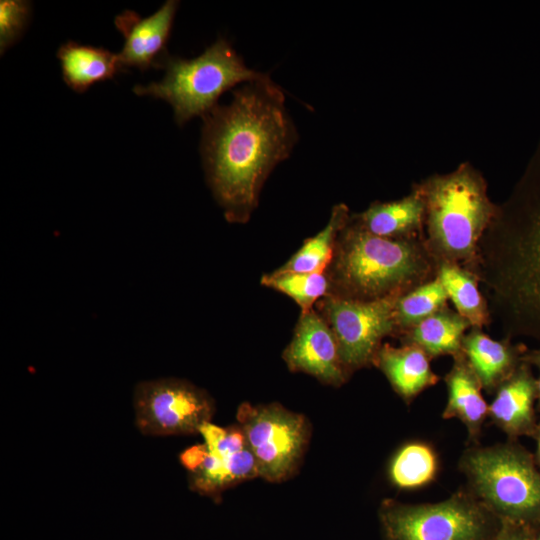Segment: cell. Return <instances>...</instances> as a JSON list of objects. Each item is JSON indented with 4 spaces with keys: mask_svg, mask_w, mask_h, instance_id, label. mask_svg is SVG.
I'll list each match as a JSON object with an SVG mask.
<instances>
[{
    "mask_svg": "<svg viewBox=\"0 0 540 540\" xmlns=\"http://www.w3.org/2000/svg\"><path fill=\"white\" fill-rule=\"evenodd\" d=\"M201 155L208 183L229 221H246L273 168L298 135L283 90L271 78L233 91L227 105L203 117Z\"/></svg>",
    "mask_w": 540,
    "mask_h": 540,
    "instance_id": "6da1fadb",
    "label": "cell"
},
{
    "mask_svg": "<svg viewBox=\"0 0 540 540\" xmlns=\"http://www.w3.org/2000/svg\"><path fill=\"white\" fill-rule=\"evenodd\" d=\"M330 267V286L341 292L335 296L370 301L398 296L426 274L428 263L415 243L379 237L355 223L340 232Z\"/></svg>",
    "mask_w": 540,
    "mask_h": 540,
    "instance_id": "7a4b0ae2",
    "label": "cell"
},
{
    "mask_svg": "<svg viewBox=\"0 0 540 540\" xmlns=\"http://www.w3.org/2000/svg\"><path fill=\"white\" fill-rule=\"evenodd\" d=\"M424 202L429 244L446 263L470 260L495 214L486 185L472 167L432 177L416 189Z\"/></svg>",
    "mask_w": 540,
    "mask_h": 540,
    "instance_id": "3957f363",
    "label": "cell"
},
{
    "mask_svg": "<svg viewBox=\"0 0 540 540\" xmlns=\"http://www.w3.org/2000/svg\"><path fill=\"white\" fill-rule=\"evenodd\" d=\"M460 467L470 493L501 521L540 525V469L523 446L509 441L471 448Z\"/></svg>",
    "mask_w": 540,
    "mask_h": 540,
    "instance_id": "277c9868",
    "label": "cell"
},
{
    "mask_svg": "<svg viewBox=\"0 0 540 540\" xmlns=\"http://www.w3.org/2000/svg\"><path fill=\"white\" fill-rule=\"evenodd\" d=\"M164 60V78L147 86L137 85L134 92L168 102L179 125L197 116L205 117L218 105L219 97L237 84L270 78L247 67L224 38H219L196 58Z\"/></svg>",
    "mask_w": 540,
    "mask_h": 540,
    "instance_id": "5b68a950",
    "label": "cell"
},
{
    "mask_svg": "<svg viewBox=\"0 0 540 540\" xmlns=\"http://www.w3.org/2000/svg\"><path fill=\"white\" fill-rule=\"evenodd\" d=\"M493 514L470 492L431 504H383L381 518L389 540H485Z\"/></svg>",
    "mask_w": 540,
    "mask_h": 540,
    "instance_id": "8992f818",
    "label": "cell"
},
{
    "mask_svg": "<svg viewBox=\"0 0 540 540\" xmlns=\"http://www.w3.org/2000/svg\"><path fill=\"white\" fill-rule=\"evenodd\" d=\"M238 426L254 455L258 475L279 482L296 471L309 440V424L301 414L279 404L243 403Z\"/></svg>",
    "mask_w": 540,
    "mask_h": 540,
    "instance_id": "52a82bcc",
    "label": "cell"
},
{
    "mask_svg": "<svg viewBox=\"0 0 540 540\" xmlns=\"http://www.w3.org/2000/svg\"><path fill=\"white\" fill-rule=\"evenodd\" d=\"M502 289L516 328L540 340V193L506 241Z\"/></svg>",
    "mask_w": 540,
    "mask_h": 540,
    "instance_id": "ba28073f",
    "label": "cell"
},
{
    "mask_svg": "<svg viewBox=\"0 0 540 540\" xmlns=\"http://www.w3.org/2000/svg\"><path fill=\"white\" fill-rule=\"evenodd\" d=\"M133 406L137 428L149 436L199 432L214 413L213 400L206 391L177 378L139 382Z\"/></svg>",
    "mask_w": 540,
    "mask_h": 540,
    "instance_id": "9c48e42d",
    "label": "cell"
},
{
    "mask_svg": "<svg viewBox=\"0 0 540 540\" xmlns=\"http://www.w3.org/2000/svg\"><path fill=\"white\" fill-rule=\"evenodd\" d=\"M398 296L361 301L327 295L319 303L331 328L344 367L357 369L374 361L381 340L395 329Z\"/></svg>",
    "mask_w": 540,
    "mask_h": 540,
    "instance_id": "30bf717a",
    "label": "cell"
},
{
    "mask_svg": "<svg viewBox=\"0 0 540 540\" xmlns=\"http://www.w3.org/2000/svg\"><path fill=\"white\" fill-rule=\"evenodd\" d=\"M283 358L292 371L307 373L324 383L340 385L345 380L346 368L335 336L313 309L302 311Z\"/></svg>",
    "mask_w": 540,
    "mask_h": 540,
    "instance_id": "8fae6325",
    "label": "cell"
},
{
    "mask_svg": "<svg viewBox=\"0 0 540 540\" xmlns=\"http://www.w3.org/2000/svg\"><path fill=\"white\" fill-rule=\"evenodd\" d=\"M179 2L166 1L154 14L143 18L125 10L115 18V26L124 37L119 55L122 67L147 70L156 65L168 41Z\"/></svg>",
    "mask_w": 540,
    "mask_h": 540,
    "instance_id": "7c38bea8",
    "label": "cell"
},
{
    "mask_svg": "<svg viewBox=\"0 0 540 540\" xmlns=\"http://www.w3.org/2000/svg\"><path fill=\"white\" fill-rule=\"evenodd\" d=\"M536 379L524 361L497 389L488 416L509 438L533 437L537 423L534 411Z\"/></svg>",
    "mask_w": 540,
    "mask_h": 540,
    "instance_id": "4fadbf2b",
    "label": "cell"
},
{
    "mask_svg": "<svg viewBox=\"0 0 540 540\" xmlns=\"http://www.w3.org/2000/svg\"><path fill=\"white\" fill-rule=\"evenodd\" d=\"M374 361L394 390L406 401L438 380L431 370L429 356L413 344L408 343L402 347L386 344L379 348Z\"/></svg>",
    "mask_w": 540,
    "mask_h": 540,
    "instance_id": "5bb4252c",
    "label": "cell"
},
{
    "mask_svg": "<svg viewBox=\"0 0 540 540\" xmlns=\"http://www.w3.org/2000/svg\"><path fill=\"white\" fill-rule=\"evenodd\" d=\"M448 401L443 418H457L467 428L469 439L476 440L488 416L489 405L481 394V384L463 353L456 356L452 369L445 378Z\"/></svg>",
    "mask_w": 540,
    "mask_h": 540,
    "instance_id": "9a60e30c",
    "label": "cell"
},
{
    "mask_svg": "<svg viewBox=\"0 0 540 540\" xmlns=\"http://www.w3.org/2000/svg\"><path fill=\"white\" fill-rule=\"evenodd\" d=\"M462 353L481 386L497 389L522 363L524 353L518 347L491 339L479 331L465 336Z\"/></svg>",
    "mask_w": 540,
    "mask_h": 540,
    "instance_id": "2e32d148",
    "label": "cell"
},
{
    "mask_svg": "<svg viewBox=\"0 0 540 540\" xmlns=\"http://www.w3.org/2000/svg\"><path fill=\"white\" fill-rule=\"evenodd\" d=\"M57 57L64 82L78 93L85 92L97 82L112 79L123 68L118 54L73 41L61 45Z\"/></svg>",
    "mask_w": 540,
    "mask_h": 540,
    "instance_id": "e0dca14e",
    "label": "cell"
},
{
    "mask_svg": "<svg viewBox=\"0 0 540 540\" xmlns=\"http://www.w3.org/2000/svg\"><path fill=\"white\" fill-rule=\"evenodd\" d=\"M424 202L417 190L397 201L374 203L356 219L365 231L383 238L401 239L420 228L424 221Z\"/></svg>",
    "mask_w": 540,
    "mask_h": 540,
    "instance_id": "ac0fdd59",
    "label": "cell"
},
{
    "mask_svg": "<svg viewBox=\"0 0 540 540\" xmlns=\"http://www.w3.org/2000/svg\"><path fill=\"white\" fill-rule=\"evenodd\" d=\"M469 322L448 310L440 309L411 328L410 342L429 357L462 353L464 332Z\"/></svg>",
    "mask_w": 540,
    "mask_h": 540,
    "instance_id": "d6986e66",
    "label": "cell"
},
{
    "mask_svg": "<svg viewBox=\"0 0 540 540\" xmlns=\"http://www.w3.org/2000/svg\"><path fill=\"white\" fill-rule=\"evenodd\" d=\"M349 221L344 204L335 205L327 225L280 267L279 271L311 273L325 272L331 264L340 232Z\"/></svg>",
    "mask_w": 540,
    "mask_h": 540,
    "instance_id": "ffe728a7",
    "label": "cell"
},
{
    "mask_svg": "<svg viewBox=\"0 0 540 540\" xmlns=\"http://www.w3.org/2000/svg\"><path fill=\"white\" fill-rule=\"evenodd\" d=\"M434 449L421 441L408 442L394 454L389 465V478L400 489H416L429 484L438 472Z\"/></svg>",
    "mask_w": 540,
    "mask_h": 540,
    "instance_id": "44dd1931",
    "label": "cell"
},
{
    "mask_svg": "<svg viewBox=\"0 0 540 540\" xmlns=\"http://www.w3.org/2000/svg\"><path fill=\"white\" fill-rule=\"evenodd\" d=\"M438 278L460 316L475 326L486 322L484 300L475 279L468 272L456 264L445 262L440 267Z\"/></svg>",
    "mask_w": 540,
    "mask_h": 540,
    "instance_id": "7402d4cb",
    "label": "cell"
},
{
    "mask_svg": "<svg viewBox=\"0 0 540 540\" xmlns=\"http://www.w3.org/2000/svg\"><path fill=\"white\" fill-rule=\"evenodd\" d=\"M264 286L280 291L292 298L302 311L312 309L320 298L328 295L329 276L325 272L297 273L275 270L261 279Z\"/></svg>",
    "mask_w": 540,
    "mask_h": 540,
    "instance_id": "603a6c76",
    "label": "cell"
},
{
    "mask_svg": "<svg viewBox=\"0 0 540 540\" xmlns=\"http://www.w3.org/2000/svg\"><path fill=\"white\" fill-rule=\"evenodd\" d=\"M447 299L439 278L420 285L406 295L398 296L395 302L396 325L415 326L439 311Z\"/></svg>",
    "mask_w": 540,
    "mask_h": 540,
    "instance_id": "cb8c5ba5",
    "label": "cell"
},
{
    "mask_svg": "<svg viewBox=\"0 0 540 540\" xmlns=\"http://www.w3.org/2000/svg\"><path fill=\"white\" fill-rule=\"evenodd\" d=\"M31 5L23 0L0 1V51L3 54L25 30Z\"/></svg>",
    "mask_w": 540,
    "mask_h": 540,
    "instance_id": "d4e9b609",
    "label": "cell"
},
{
    "mask_svg": "<svg viewBox=\"0 0 540 540\" xmlns=\"http://www.w3.org/2000/svg\"><path fill=\"white\" fill-rule=\"evenodd\" d=\"M533 528L521 523L502 521L501 527L491 540H528Z\"/></svg>",
    "mask_w": 540,
    "mask_h": 540,
    "instance_id": "484cf974",
    "label": "cell"
},
{
    "mask_svg": "<svg viewBox=\"0 0 540 540\" xmlns=\"http://www.w3.org/2000/svg\"><path fill=\"white\" fill-rule=\"evenodd\" d=\"M522 360L529 365H534L539 370V377L536 379V400L540 406V349L524 353Z\"/></svg>",
    "mask_w": 540,
    "mask_h": 540,
    "instance_id": "4316f807",
    "label": "cell"
},
{
    "mask_svg": "<svg viewBox=\"0 0 540 540\" xmlns=\"http://www.w3.org/2000/svg\"><path fill=\"white\" fill-rule=\"evenodd\" d=\"M533 438L536 441V452L534 454V459L538 468L540 469V421L537 423V427L533 435Z\"/></svg>",
    "mask_w": 540,
    "mask_h": 540,
    "instance_id": "83f0119b",
    "label": "cell"
},
{
    "mask_svg": "<svg viewBox=\"0 0 540 540\" xmlns=\"http://www.w3.org/2000/svg\"><path fill=\"white\" fill-rule=\"evenodd\" d=\"M528 540H540V525L535 526Z\"/></svg>",
    "mask_w": 540,
    "mask_h": 540,
    "instance_id": "f1b7e54d",
    "label": "cell"
}]
</instances>
